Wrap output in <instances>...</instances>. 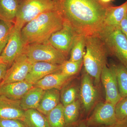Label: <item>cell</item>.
Here are the masks:
<instances>
[{
	"label": "cell",
	"instance_id": "obj_16",
	"mask_svg": "<svg viewBox=\"0 0 127 127\" xmlns=\"http://www.w3.org/2000/svg\"><path fill=\"white\" fill-rule=\"evenodd\" d=\"M71 77L64 75L60 72L52 73L46 76L34 85L44 91L51 89L60 90L71 79Z\"/></svg>",
	"mask_w": 127,
	"mask_h": 127
},
{
	"label": "cell",
	"instance_id": "obj_37",
	"mask_svg": "<svg viewBox=\"0 0 127 127\" xmlns=\"http://www.w3.org/2000/svg\"></svg>",
	"mask_w": 127,
	"mask_h": 127
},
{
	"label": "cell",
	"instance_id": "obj_27",
	"mask_svg": "<svg viewBox=\"0 0 127 127\" xmlns=\"http://www.w3.org/2000/svg\"><path fill=\"white\" fill-rule=\"evenodd\" d=\"M83 63V61L73 62L66 60L61 65L59 72L68 76H72L78 72Z\"/></svg>",
	"mask_w": 127,
	"mask_h": 127
},
{
	"label": "cell",
	"instance_id": "obj_25",
	"mask_svg": "<svg viewBox=\"0 0 127 127\" xmlns=\"http://www.w3.org/2000/svg\"><path fill=\"white\" fill-rule=\"evenodd\" d=\"M117 75L119 90L122 98L127 97V67L123 65H113Z\"/></svg>",
	"mask_w": 127,
	"mask_h": 127
},
{
	"label": "cell",
	"instance_id": "obj_34",
	"mask_svg": "<svg viewBox=\"0 0 127 127\" xmlns=\"http://www.w3.org/2000/svg\"><path fill=\"white\" fill-rule=\"evenodd\" d=\"M114 127H127V123H118Z\"/></svg>",
	"mask_w": 127,
	"mask_h": 127
},
{
	"label": "cell",
	"instance_id": "obj_33",
	"mask_svg": "<svg viewBox=\"0 0 127 127\" xmlns=\"http://www.w3.org/2000/svg\"><path fill=\"white\" fill-rule=\"evenodd\" d=\"M67 127H89L85 123L81 122L76 124V123Z\"/></svg>",
	"mask_w": 127,
	"mask_h": 127
},
{
	"label": "cell",
	"instance_id": "obj_22",
	"mask_svg": "<svg viewBox=\"0 0 127 127\" xmlns=\"http://www.w3.org/2000/svg\"><path fill=\"white\" fill-rule=\"evenodd\" d=\"M80 102L76 100L72 103L64 106V115L66 127L76 123L79 117Z\"/></svg>",
	"mask_w": 127,
	"mask_h": 127
},
{
	"label": "cell",
	"instance_id": "obj_31",
	"mask_svg": "<svg viewBox=\"0 0 127 127\" xmlns=\"http://www.w3.org/2000/svg\"><path fill=\"white\" fill-rule=\"evenodd\" d=\"M119 28L127 39V15L121 22Z\"/></svg>",
	"mask_w": 127,
	"mask_h": 127
},
{
	"label": "cell",
	"instance_id": "obj_11",
	"mask_svg": "<svg viewBox=\"0 0 127 127\" xmlns=\"http://www.w3.org/2000/svg\"><path fill=\"white\" fill-rule=\"evenodd\" d=\"M101 81L106 93V102L116 106L122 98L119 90L116 72L113 66L103 67L101 73Z\"/></svg>",
	"mask_w": 127,
	"mask_h": 127
},
{
	"label": "cell",
	"instance_id": "obj_28",
	"mask_svg": "<svg viewBox=\"0 0 127 127\" xmlns=\"http://www.w3.org/2000/svg\"><path fill=\"white\" fill-rule=\"evenodd\" d=\"M118 123H127V97L122 98L115 106Z\"/></svg>",
	"mask_w": 127,
	"mask_h": 127
},
{
	"label": "cell",
	"instance_id": "obj_4",
	"mask_svg": "<svg viewBox=\"0 0 127 127\" xmlns=\"http://www.w3.org/2000/svg\"><path fill=\"white\" fill-rule=\"evenodd\" d=\"M56 9L55 0H21L14 25L22 30L41 14Z\"/></svg>",
	"mask_w": 127,
	"mask_h": 127
},
{
	"label": "cell",
	"instance_id": "obj_17",
	"mask_svg": "<svg viewBox=\"0 0 127 127\" xmlns=\"http://www.w3.org/2000/svg\"><path fill=\"white\" fill-rule=\"evenodd\" d=\"M60 98V92L58 89H53L45 90L37 110L45 116H47L59 104Z\"/></svg>",
	"mask_w": 127,
	"mask_h": 127
},
{
	"label": "cell",
	"instance_id": "obj_3",
	"mask_svg": "<svg viewBox=\"0 0 127 127\" xmlns=\"http://www.w3.org/2000/svg\"><path fill=\"white\" fill-rule=\"evenodd\" d=\"M85 48L83 58L85 70L94 79L95 83L98 84L103 67L106 65L109 52L103 41L96 35L86 36Z\"/></svg>",
	"mask_w": 127,
	"mask_h": 127
},
{
	"label": "cell",
	"instance_id": "obj_35",
	"mask_svg": "<svg viewBox=\"0 0 127 127\" xmlns=\"http://www.w3.org/2000/svg\"><path fill=\"white\" fill-rule=\"evenodd\" d=\"M100 1L102 3L105 4H109V3L112 1V0H100Z\"/></svg>",
	"mask_w": 127,
	"mask_h": 127
},
{
	"label": "cell",
	"instance_id": "obj_5",
	"mask_svg": "<svg viewBox=\"0 0 127 127\" xmlns=\"http://www.w3.org/2000/svg\"><path fill=\"white\" fill-rule=\"evenodd\" d=\"M98 36L104 42L109 53L116 56L127 67V39L119 27H105Z\"/></svg>",
	"mask_w": 127,
	"mask_h": 127
},
{
	"label": "cell",
	"instance_id": "obj_36",
	"mask_svg": "<svg viewBox=\"0 0 127 127\" xmlns=\"http://www.w3.org/2000/svg\"><path fill=\"white\" fill-rule=\"evenodd\" d=\"M2 63V58H1V57L0 56V63Z\"/></svg>",
	"mask_w": 127,
	"mask_h": 127
},
{
	"label": "cell",
	"instance_id": "obj_2",
	"mask_svg": "<svg viewBox=\"0 0 127 127\" xmlns=\"http://www.w3.org/2000/svg\"><path fill=\"white\" fill-rule=\"evenodd\" d=\"M63 22V18L57 9L41 14L22 29L24 45L47 42L53 34L61 29Z\"/></svg>",
	"mask_w": 127,
	"mask_h": 127
},
{
	"label": "cell",
	"instance_id": "obj_24",
	"mask_svg": "<svg viewBox=\"0 0 127 127\" xmlns=\"http://www.w3.org/2000/svg\"><path fill=\"white\" fill-rule=\"evenodd\" d=\"M63 110V105L59 103L46 116L50 127H66Z\"/></svg>",
	"mask_w": 127,
	"mask_h": 127
},
{
	"label": "cell",
	"instance_id": "obj_32",
	"mask_svg": "<svg viewBox=\"0 0 127 127\" xmlns=\"http://www.w3.org/2000/svg\"><path fill=\"white\" fill-rule=\"evenodd\" d=\"M8 68L7 65L5 64L0 63V83L4 78Z\"/></svg>",
	"mask_w": 127,
	"mask_h": 127
},
{
	"label": "cell",
	"instance_id": "obj_15",
	"mask_svg": "<svg viewBox=\"0 0 127 127\" xmlns=\"http://www.w3.org/2000/svg\"><path fill=\"white\" fill-rule=\"evenodd\" d=\"M33 87V84L26 81L7 83L0 86V95L12 100H20Z\"/></svg>",
	"mask_w": 127,
	"mask_h": 127
},
{
	"label": "cell",
	"instance_id": "obj_12",
	"mask_svg": "<svg viewBox=\"0 0 127 127\" xmlns=\"http://www.w3.org/2000/svg\"><path fill=\"white\" fill-rule=\"evenodd\" d=\"M25 111L20 105V100H12L0 95V118L16 119L23 122Z\"/></svg>",
	"mask_w": 127,
	"mask_h": 127
},
{
	"label": "cell",
	"instance_id": "obj_6",
	"mask_svg": "<svg viewBox=\"0 0 127 127\" xmlns=\"http://www.w3.org/2000/svg\"><path fill=\"white\" fill-rule=\"evenodd\" d=\"M24 52L33 63L42 62L61 65L66 61V57L47 42L26 46Z\"/></svg>",
	"mask_w": 127,
	"mask_h": 127
},
{
	"label": "cell",
	"instance_id": "obj_26",
	"mask_svg": "<svg viewBox=\"0 0 127 127\" xmlns=\"http://www.w3.org/2000/svg\"><path fill=\"white\" fill-rule=\"evenodd\" d=\"M14 23L0 20V55L9 41Z\"/></svg>",
	"mask_w": 127,
	"mask_h": 127
},
{
	"label": "cell",
	"instance_id": "obj_29",
	"mask_svg": "<svg viewBox=\"0 0 127 127\" xmlns=\"http://www.w3.org/2000/svg\"><path fill=\"white\" fill-rule=\"evenodd\" d=\"M78 89L76 87L70 86L64 90L61 96L62 104L65 107L76 101L78 95Z\"/></svg>",
	"mask_w": 127,
	"mask_h": 127
},
{
	"label": "cell",
	"instance_id": "obj_23",
	"mask_svg": "<svg viewBox=\"0 0 127 127\" xmlns=\"http://www.w3.org/2000/svg\"><path fill=\"white\" fill-rule=\"evenodd\" d=\"M85 46L86 36L77 35L71 50L69 60L73 62L83 61Z\"/></svg>",
	"mask_w": 127,
	"mask_h": 127
},
{
	"label": "cell",
	"instance_id": "obj_30",
	"mask_svg": "<svg viewBox=\"0 0 127 127\" xmlns=\"http://www.w3.org/2000/svg\"><path fill=\"white\" fill-rule=\"evenodd\" d=\"M0 127H26L22 121L0 118Z\"/></svg>",
	"mask_w": 127,
	"mask_h": 127
},
{
	"label": "cell",
	"instance_id": "obj_18",
	"mask_svg": "<svg viewBox=\"0 0 127 127\" xmlns=\"http://www.w3.org/2000/svg\"><path fill=\"white\" fill-rule=\"evenodd\" d=\"M127 15V0L118 6H114L110 5L105 17V27H119L121 22Z\"/></svg>",
	"mask_w": 127,
	"mask_h": 127
},
{
	"label": "cell",
	"instance_id": "obj_9",
	"mask_svg": "<svg viewBox=\"0 0 127 127\" xmlns=\"http://www.w3.org/2000/svg\"><path fill=\"white\" fill-rule=\"evenodd\" d=\"M33 63L25 53L21 54L7 69L4 78L0 83L4 84L25 81L31 68Z\"/></svg>",
	"mask_w": 127,
	"mask_h": 127
},
{
	"label": "cell",
	"instance_id": "obj_20",
	"mask_svg": "<svg viewBox=\"0 0 127 127\" xmlns=\"http://www.w3.org/2000/svg\"><path fill=\"white\" fill-rule=\"evenodd\" d=\"M21 0H0V20L15 23Z\"/></svg>",
	"mask_w": 127,
	"mask_h": 127
},
{
	"label": "cell",
	"instance_id": "obj_8",
	"mask_svg": "<svg viewBox=\"0 0 127 127\" xmlns=\"http://www.w3.org/2000/svg\"><path fill=\"white\" fill-rule=\"evenodd\" d=\"M77 35L70 25L64 21L61 29L53 34L47 42L66 57L70 52Z\"/></svg>",
	"mask_w": 127,
	"mask_h": 127
},
{
	"label": "cell",
	"instance_id": "obj_19",
	"mask_svg": "<svg viewBox=\"0 0 127 127\" xmlns=\"http://www.w3.org/2000/svg\"><path fill=\"white\" fill-rule=\"evenodd\" d=\"M44 90L33 87L28 91L20 100L22 108L25 110L37 109L44 93Z\"/></svg>",
	"mask_w": 127,
	"mask_h": 127
},
{
	"label": "cell",
	"instance_id": "obj_1",
	"mask_svg": "<svg viewBox=\"0 0 127 127\" xmlns=\"http://www.w3.org/2000/svg\"><path fill=\"white\" fill-rule=\"evenodd\" d=\"M57 9L77 35H98L105 27L110 4L100 0H57Z\"/></svg>",
	"mask_w": 127,
	"mask_h": 127
},
{
	"label": "cell",
	"instance_id": "obj_13",
	"mask_svg": "<svg viewBox=\"0 0 127 127\" xmlns=\"http://www.w3.org/2000/svg\"><path fill=\"white\" fill-rule=\"evenodd\" d=\"M80 95L85 111L89 112L97 100L98 93L94 86L91 76L87 72L84 73L82 77Z\"/></svg>",
	"mask_w": 127,
	"mask_h": 127
},
{
	"label": "cell",
	"instance_id": "obj_14",
	"mask_svg": "<svg viewBox=\"0 0 127 127\" xmlns=\"http://www.w3.org/2000/svg\"><path fill=\"white\" fill-rule=\"evenodd\" d=\"M61 65L45 62L33 63L31 68L25 81L34 85L37 82L50 74L59 72Z\"/></svg>",
	"mask_w": 127,
	"mask_h": 127
},
{
	"label": "cell",
	"instance_id": "obj_7",
	"mask_svg": "<svg viewBox=\"0 0 127 127\" xmlns=\"http://www.w3.org/2000/svg\"><path fill=\"white\" fill-rule=\"evenodd\" d=\"M86 123L89 127H115L118 123L115 105L106 102L98 103Z\"/></svg>",
	"mask_w": 127,
	"mask_h": 127
},
{
	"label": "cell",
	"instance_id": "obj_10",
	"mask_svg": "<svg viewBox=\"0 0 127 127\" xmlns=\"http://www.w3.org/2000/svg\"><path fill=\"white\" fill-rule=\"evenodd\" d=\"M21 30L15 26L9 41L0 56L3 63L10 67L15 60L24 52L25 46L22 37Z\"/></svg>",
	"mask_w": 127,
	"mask_h": 127
},
{
	"label": "cell",
	"instance_id": "obj_21",
	"mask_svg": "<svg viewBox=\"0 0 127 127\" xmlns=\"http://www.w3.org/2000/svg\"><path fill=\"white\" fill-rule=\"evenodd\" d=\"M23 122L26 127H50L46 116L36 109L25 111Z\"/></svg>",
	"mask_w": 127,
	"mask_h": 127
}]
</instances>
